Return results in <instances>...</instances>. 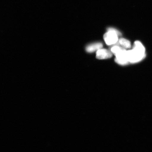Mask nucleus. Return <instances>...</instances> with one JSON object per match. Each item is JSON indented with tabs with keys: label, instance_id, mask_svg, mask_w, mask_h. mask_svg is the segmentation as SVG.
Here are the masks:
<instances>
[{
	"label": "nucleus",
	"instance_id": "1",
	"mask_svg": "<svg viewBox=\"0 0 152 152\" xmlns=\"http://www.w3.org/2000/svg\"><path fill=\"white\" fill-rule=\"evenodd\" d=\"M145 49L140 42H135L133 49L127 51L128 61L133 63L141 60L144 56Z\"/></svg>",
	"mask_w": 152,
	"mask_h": 152
},
{
	"label": "nucleus",
	"instance_id": "2",
	"mask_svg": "<svg viewBox=\"0 0 152 152\" xmlns=\"http://www.w3.org/2000/svg\"><path fill=\"white\" fill-rule=\"evenodd\" d=\"M111 52L115 56V61L120 65H124L129 62L127 58V50L117 45L112 48Z\"/></svg>",
	"mask_w": 152,
	"mask_h": 152
},
{
	"label": "nucleus",
	"instance_id": "3",
	"mask_svg": "<svg viewBox=\"0 0 152 152\" xmlns=\"http://www.w3.org/2000/svg\"><path fill=\"white\" fill-rule=\"evenodd\" d=\"M108 31L104 35V41L108 45H115L118 42V37L121 33L117 29L113 28H108Z\"/></svg>",
	"mask_w": 152,
	"mask_h": 152
},
{
	"label": "nucleus",
	"instance_id": "4",
	"mask_svg": "<svg viewBox=\"0 0 152 152\" xmlns=\"http://www.w3.org/2000/svg\"><path fill=\"white\" fill-rule=\"evenodd\" d=\"M113 53L111 51L104 49H100L97 51L96 58L98 59H106L111 58Z\"/></svg>",
	"mask_w": 152,
	"mask_h": 152
},
{
	"label": "nucleus",
	"instance_id": "5",
	"mask_svg": "<svg viewBox=\"0 0 152 152\" xmlns=\"http://www.w3.org/2000/svg\"><path fill=\"white\" fill-rule=\"evenodd\" d=\"M103 45L101 43H96L91 44L86 47V50L87 52L92 53L98 51L102 48Z\"/></svg>",
	"mask_w": 152,
	"mask_h": 152
},
{
	"label": "nucleus",
	"instance_id": "6",
	"mask_svg": "<svg viewBox=\"0 0 152 152\" xmlns=\"http://www.w3.org/2000/svg\"><path fill=\"white\" fill-rule=\"evenodd\" d=\"M118 42L123 48L128 49L131 47L130 41L124 38H121L119 39Z\"/></svg>",
	"mask_w": 152,
	"mask_h": 152
}]
</instances>
